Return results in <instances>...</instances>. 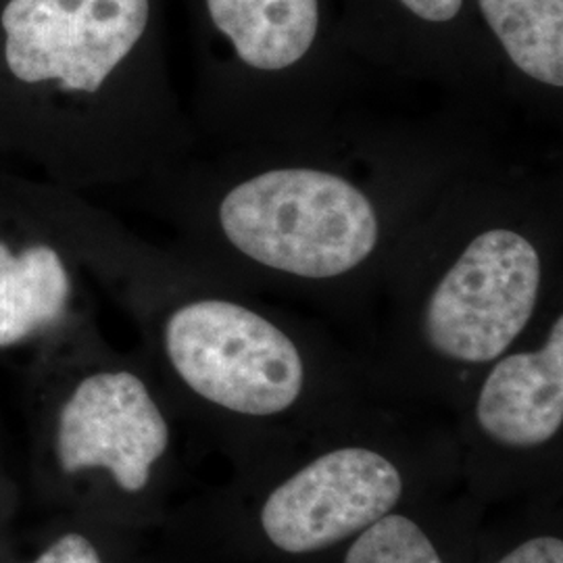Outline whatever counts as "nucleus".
Here are the masks:
<instances>
[{
	"label": "nucleus",
	"instance_id": "obj_9",
	"mask_svg": "<svg viewBox=\"0 0 563 563\" xmlns=\"http://www.w3.org/2000/svg\"><path fill=\"white\" fill-rule=\"evenodd\" d=\"M213 25L242 63L282 71L309 53L320 30L318 0H205Z\"/></svg>",
	"mask_w": 563,
	"mask_h": 563
},
{
	"label": "nucleus",
	"instance_id": "obj_14",
	"mask_svg": "<svg viewBox=\"0 0 563 563\" xmlns=\"http://www.w3.org/2000/svg\"><path fill=\"white\" fill-rule=\"evenodd\" d=\"M413 15L430 23L455 20L462 11L463 0H399Z\"/></svg>",
	"mask_w": 563,
	"mask_h": 563
},
{
	"label": "nucleus",
	"instance_id": "obj_4",
	"mask_svg": "<svg viewBox=\"0 0 563 563\" xmlns=\"http://www.w3.org/2000/svg\"><path fill=\"white\" fill-rule=\"evenodd\" d=\"M541 278V255L523 234L509 228L484 230L426 302V341L453 362L499 360L530 322Z\"/></svg>",
	"mask_w": 563,
	"mask_h": 563
},
{
	"label": "nucleus",
	"instance_id": "obj_8",
	"mask_svg": "<svg viewBox=\"0 0 563 563\" xmlns=\"http://www.w3.org/2000/svg\"><path fill=\"white\" fill-rule=\"evenodd\" d=\"M484 432L507 446L549 443L563 423V318L543 346L509 355L486 376L476 402Z\"/></svg>",
	"mask_w": 563,
	"mask_h": 563
},
{
	"label": "nucleus",
	"instance_id": "obj_5",
	"mask_svg": "<svg viewBox=\"0 0 563 563\" xmlns=\"http://www.w3.org/2000/svg\"><path fill=\"white\" fill-rule=\"evenodd\" d=\"M80 272L30 178L0 163V351L51 339L71 322Z\"/></svg>",
	"mask_w": 563,
	"mask_h": 563
},
{
	"label": "nucleus",
	"instance_id": "obj_3",
	"mask_svg": "<svg viewBox=\"0 0 563 563\" xmlns=\"http://www.w3.org/2000/svg\"><path fill=\"white\" fill-rule=\"evenodd\" d=\"M176 376L205 401L244 416H276L301 397V353L278 325L239 302H178L163 322Z\"/></svg>",
	"mask_w": 563,
	"mask_h": 563
},
{
	"label": "nucleus",
	"instance_id": "obj_6",
	"mask_svg": "<svg viewBox=\"0 0 563 563\" xmlns=\"http://www.w3.org/2000/svg\"><path fill=\"white\" fill-rule=\"evenodd\" d=\"M401 495V474L386 457L363 446L336 449L267 497L263 532L286 553L322 551L383 520Z\"/></svg>",
	"mask_w": 563,
	"mask_h": 563
},
{
	"label": "nucleus",
	"instance_id": "obj_1",
	"mask_svg": "<svg viewBox=\"0 0 563 563\" xmlns=\"http://www.w3.org/2000/svg\"><path fill=\"white\" fill-rule=\"evenodd\" d=\"M225 241L282 274L325 280L376 251L374 202L353 181L311 167H282L241 181L218 205Z\"/></svg>",
	"mask_w": 563,
	"mask_h": 563
},
{
	"label": "nucleus",
	"instance_id": "obj_12",
	"mask_svg": "<svg viewBox=\"0 0 563 563\" xmlns=\"http://www.w3.org/2000/svg\"><path fill=\"white\" fill-rule=\"evenodd\" d=\"M32 563H102L95 544L81 534H63Z\"/></svg>",
	"mask_w": 563,
	"mask_h": 563
},
{
	"label": "nucleus",
	"instance_id": "obj_10",
	"mask_svg": "<svg viewBox=\"0 0 563 563\" xmlns=\"http://www.w3.org/2000/svg\"><path fill=\"white\" fill-rule=\"evenodd\" d=\"M507 57L532 80L563 86V0H478Z\"/></svg>",
	"mask_w": 563,
	"mask_h": 563
},
{
	"label": "nucleus",
	"instance_id": "obj_2",
	"mask_svg": "<svg viewBox=\"0 0 563 563\" xmlns=\"http://www.w3.org/2000/svg\"><path fill=\"white\" fill-rule=\"evenodd\" d=\"M151 0H7L0 57L69 99L157 80L141 67Z\"/></svg>",
	"mask_w": 563,
	"mask_h": 563
},
{
	"label": "nucleus",
	"instance_id": "obj_7",
	"mask_svg": "<svg viewBox=\"0 0 563 563\" xmlns=\"http://www.w3.org/2000/svg\"><path fill=\"white\" fill-rule=\"evenodd\" d=\"M169 444V428L141 376L95 369L69 386L57 413V455L67 474L102 467L139 493Z\"/></svg>",
	"mask_w": 563,
	"mask_h": 563
},
{
	"label": "nucleus",
	"instance_id": "obj_13",
	"mask_svg": "<svg viewBox=\"0 0 563 563\" xmlns=\"http://www.w3.org/2000/svg\"><path fill=\"white\" fill-rule=\"evenodd\" d=\"M499 563H563V543L553 537L532 539L516 547Z\"/></svg>",
	"mask_w": 563,
	"mask_h": 563
},
{
	"label": "nucleus",
	"instance_id": "obj_11",
	"mask_svg": "<svg viewBox=\"0 0 563 563\" xmlns=\"http://www.w3.org/2000/svg\"><path fill=\"white\" fill-rule=\"evenodd\" d=\"M344 563H443V560L418 523L388 514L360 532Z\"/></svg>",
	"mask_w": 563,
	"mask_h": 563
}]
</instances>
